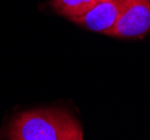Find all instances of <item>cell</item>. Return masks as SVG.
<instances>
[{
    "mask_svg": "<svg viewBox=\"0 0 150 140\" xmlns=\"http://www.w3.org/2000/svg\"><path fill=\"white\" fill-rule=\"evenodd\" d=\"M99 0H51L50 6L53 10L71 20L88 11Z\"/></svg>",
    "mask_w": 150,
    "mask_h": 140,
    "instance_id": "cell-4",
    "label": "cell"
},
{
    "mask_svg": "<svg viewBox=\"0 0 150 140\" xmlns=\"http://www.w3.org/2000/svg\"><path fill=\"white\" fill-rule=\"evenodd\" d=\"M9 140H83L80 123L68 111L40 108L19 112L8 125Z\"/></svg>",
    "mask_w": 150,
    "mask_h": 140,
    "instance_id": "cell-1",
    "label": "cell"
},
{
    "mask_svg": "<svg viewBox=\"0 0 150 140\" xmlns=\"http://www.w3.org/2000/svg\"><path fill=\"white\" fill-rule=\"evenodd\" d=\"M124 0H99L83 15L71 22L83 28L106 35L114 28L123 8Z\"/></svg>",
    "mask_w": 150,
    "mask_h": 140,
    "instance_id": "cell-3",
    "label": "cell"
},
{
    "mask_svg": "<svg viewBox=\"0 0 150 140\" xmlns=\"http://www.w3.org/2000/svg\"><path fill=\"white\" fill-rule=\"evenodd\" d=\"M150 30V0H124L114 28L106 35L115 38H141Z\"/></svg>",
    "mask_w": 150,
    "mask_h": 140,
    "instance_id": "cell-2",
    "label": "cell"
}]
</instances>
